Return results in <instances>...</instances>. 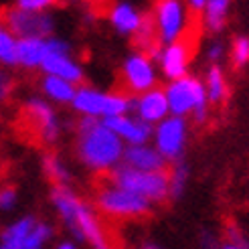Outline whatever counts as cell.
I'll return each instance as SVG.
<instances>
[{"instance_id": "obj_20", "label": "cell", "mask_w": 249, "mask_h": 249, "mask_svg": "<svg viewBox=\"0 0 249 249\" xmlns=\"http://www.w3.org/2000/svg\"><path fill=\"white\" fill-rule=\"evenodd\" d=\"M205 89H207V97H209V104L211 106H221L227 102L229 97V83H227V75L223 67L219 63H211L205 77Z\"/></svg>"}, {"instance_id": "obj_24", "label": "cell", "mask_w": 249, "mask_h": 249, "mask_svg": "<svg viewBox=\"0 0 249 249\" xmlns=\"http://www.w3.org/2000/svg\"><path fill=\"white\" fill-rule=\"evenodd\" d=\"M229 61L233 69H237V71L249 65V36L247 35L233 36V41L229 45Z\"/></svg>"}, {"instance_id": "obj_6", "label": "cell", "mask_w": 249, "mask_h": 249, "mask_svg": "<svg viewBox=\"0 0 249 249\" xmlns=\"http://www.w3.org/2000/svg\"><path fill=\"white\" fill-rule=\"evenodd\" d=\"M71 107L79 116H95V118H111L132 111V95L128 91H102L95 87H77Z\"/></svg>"}, {"instance_id": "obj_34", "label": "cell", "mask_w": 249, "mask_h": 249, "mask_svg": "<svg viewBox=\"0 0 249 249\" xmlns=\"http://www.w3.org/2000/svg\"><path fill=\"white\" fill-rule=\"evenodd\" d=\"M2 29H4V24H2V22H0V31H2Z\"/></svg>"}, {"instance_id": "obj_22", "label": "cell", "mask_w": 249, "mask_h": 249, "mask_svg": "<svg viewBox=\"0 0 249 249\" xmlns=\"http://www.w3.org/2000/svg\"><path fill=\"white\" fill-rule=\"evenodd\" d=\"M35 223H36V217H22L12 223V225H8L2 231V235H0V247L2 249H22V243L29 237Z\"/></svg>"}, {"instance_id": "obj_15", "label": "cell", "mask_w": 249, "mask_h": 249, "mask_svg": "<svg viewBox=\"0 0 249 249\" xmlns=\"http://www.w3.org/2000/svg\"><path fill=\"white\" fill-rule=\"evenodd\" d=\"M107 126L114 130L120 138L128 144H142V142H150L152 140V128L148 122L140 120L136 114H120V116H111L104 120Z\"/></svg>"}, {"instance_id": "obj_3", "label": "cell", "mask_w": 249, "mask_h": 249, "mask_svg": "<svg viewBox=\"0 0 249 249\" xmlns=\"http://www.w3.org/2000/svg\"><path fill=\"white\" fill-rule=\"evenodd\" d=\"M95 209L114 221H138L152 215L154 203L114 180H107L95 191Z\"/></svg>"}, {"instance_id": "obj_21", "label": "cell", "mask_w": 249, "mask_h": 249, "mask_svg": "<svg viewBox=\"0 0 249 249\" xmlns=\"http://www.w3.org/2000/svg\"><path fill=\"white\" fill-rule=\"evenodd\" d=\"M41 91L43 95L53 104H61V106H71L73 97H75L77 87L75 83H71L63 77H57V75H49L45 73V77L41 79Z\"/></svg>"}, {"instance_id": "obj_18", "label": "cell", "mask_w": 249, "mask_h": 249, "mask_svg": "<svg viewBox=\"0 0 249 249\" xmlns=\"http://www.w3.org/2000/svg\"><path fill=\"white\" fill-rule=\"evenodd\" d=\"M47 55V36H20L17 45L18 65L24 69H41Z\"/></svg>"}, {"instance_id": "obj_31", "label": "cell", "mask_w": 249, "mask_h": 249, "mask_svg": "<svg viewBox=\"0 0 249 249\" xmlns=\"http://www.w3.org/2000/svg\"><path fill=\"white\" fill-rule=\"evenodd\" d=\"M10 91H12V79L6 75V73L0 71V104L6 102Z\"/></svg>"}, {"instance_id": "obj_25", "label": "cell", "mask_w": 249, "mask_h": 249, "mask_svg": "<svg viewBox=\"0 0 249 249\" xmlns=\"http://www.w3.org/2000/svg\"><path fill=\"white\" fill-rule=\"evenodd\" d=\"M53 233H55L53 225H49L47 221L36 219L35 227L29 233V237L24 239V243H22V249H41V247H45L49 241L53 239Z\"/></svg>"}, {"instance_id": "obj_4", "label": "cell", "mask_w": 249, "mask_h": 249, "mask_svg": "<svg viewBox=\"0 0 249 249\" xmlns=\"http://www.w3.org/2000/svg\"><path fill=\"white\" fill-rule=\"evenodd\" d=\"M164 93L168 99V109L174 116H184L193 118L196 124H205L209 118V97L203 79L195 75H182L178 79L168 81L164 87Z\"/></svg>"}, {"instance_id": "obj_9", "label": "cell", "mask_w": 249, "mask_h": 249, "mask_svg": "<svg viewBox=\"0 0 249 249\" xmlns=\"http://www.w3.org/2000/svg\"><path fill=\"white\" fill-rule=\"evenodd\" d=\"M120 73H122L124 89L130 95H138V93L152 89V87L158 85V77H160V69H158L156 59L150 53L142 51V49L130 53L124 59Z\"/></svg>"}, {"instance_id": "obj_28", "label": "cell", "mask_w": 249, "mask_h": 249, "mask_svg": "<svg viewBox=\"0 0 249 249\" xmlns=\"http://www.w3.org/2000/svg\"><path fill=\"white\" fill-rule=\"evenodd\" d=\"M17 189L12 186H6V189H0V213H6V211H12L17 207Z\"/></svg>"}, {"instance_id": "obj_5", "label": "cell", "mask_w": 249, "mask_h": 249, "mask_svg": "<svg viewBox=\"0 0 249 249\" xmlns=\"http://www.w3.org/2000/svg\"><path fill=\"white\" fill-rule=\"evenodd\" d=\"M109 180L142 195L154 205L170 198V177L166 170H138L122 162L109 172Z\"/></svg>"}, {"instance_id": "obj_13", "label": "cell", "mask_w": 249, "mask_h": 249, "mask_svg": "<svg viewBox=\"0 0 249 249\" xmlns=\"http://www.w3.org/2000/svg\"><path fill=\"white\" fill-rule=\"evenodd\" d=\"M191 55H193V49L184 39L166 43L162 49H160V55L156 59L160 75H162L166 81L186 75V73H189V67H191Z\"/></svg>"}, {"instance_id": "obj_29", "label": "cell", "mask_w": 249, "mask_h": 249, "mask_svg": "<svg viewBox=\"0 0 249 249\" xmlns=\"http://www.w3.org/2000/svg\"><path fill=\"white\" fill-rule=\"evenodd\" d=\"M55 4H59V0H17V6L27 10H49Z\"/></svg>"}, {"instance_id": "obj_30", "label": "cell", "mask_w": 249, "mask_h": 249, "mask_svg": "<svg viewBox=\"0 0 249 249\" xmlns=\"http://www.w3.org/2000/svg\"><path fill=\"white\" fill-rule=\"evenodd\" d=\"M225 57V45L221 41H213L207 47V59L209 63H221V59Z\"/></svg>"}, {"instance_id": "obj_19", "label": "cell", "mask_w": 249, "mask_h": 249, "mask_svg": "<svg viewBox=\"0 0 249 249\" xmlns=\"http://www.w3.org/2000/svg\"><path fill=\"white\" fill-rule=\"evenodd\" d=\"M233 0H207V4L201 12L203 29L211 35H219L229 20Z\"/></svg>"}, {"instance_id": "obj_16", "label": "cell", "mask_w": 249, "mask_h": 249, "mask_svg": "<svg viewBox=\"0 0 249 249\" xmlns=\"http://www.w3.org/2000/svg\"><path fill=\"white\" fill-rule=\"evenodd\" d=\"M107 20L118 35L136 36L138 31L142 29L146 17L142 15L140 8H136L128 0H118V2L111 4L109 12H107Z\"/></svg>"}, {"instance_id": "obj_17", "label": "cell", "mask_w": 249, "mask_h": 249, "mask_svg": "<svg viewBox=\"0 0 249 249\" xmlns=\"http://www.w3.org/2000/svg\"><path fill=\"white\" fill-rule=\"evenodd\" d=\"M124 164L138 170H166L168 160L160 154V150L154 144H128L124 150Z\"/></svg>"}, {"instance_id": "obj_7", "label": "cell", "mask_w": 249, "mask_h": 249, "mask_svg": "<svg viewBox=\"0 0 249 249\" xmlns=\"http://www.w3.org/2000/svg\"><path fill=\"white\" fill-rule=\"evenodd\" d=\"M152 22L162 45L184 39L189 29V6L184 0H154Z\"/></svg>"}, {"instance_id": "obj_8", "label": "cell", "mask_w": 249, "mask_h": 249, "mask_svg": "<svg viewBox=\"0 0 249 249\" xmlns=\"http://www.w3.org/2000/svg\"><path fill=\"white\" fill-rule=\"evenodd\" d=\"M152 142L168 160V164L178 162L189 144V120L184 116L168 114L152 128Z\"/></svg>"}, {"instance_id": "obj_12", "label": "cell", "mask_w": 249, "mask_h": 249, "mask_svg": "<svg viewBox=\"0 0 249 249\" xmlns=\"http://www.w3.org/2000/svg\"><path fill=\"white\" fill-rule=\"evenodd\" d=\"M24 116L29 118L33 128L45 144H55L61 136V122L53 106L43 97H29L24 104Z\"/></svg>"}, {"instance_id": "obj_1", "label": "cell", "mask_w": 249, "mask_h": 249, "mask_svg": "<svg viewBox=\"0 0 249 249\" xmlns=\"http://www.w3.org/2000/svg\"><path fill=\"white\" fill-rule=\"evenodd\" d=\"M124 150H126V142L102 118H79L75 154L87 170L97 174H109L118 164H122Z\"/></svg>"}, {"instance_id": "obj_33", "label": "cell", "mask_w": 249, "mask_h": 249, "mask_svg": "<svg viewBox=\"0 0 249 249\" xmlns=\"http://www.w3.org/2000/svg\"><path fill=\"white\" fill-rule=\"evenodd\" d=\"M75 239H65V241H59L57 249H75Z\"/></svg>"}, {"instance_id": "obj_10", "label": "cell", "mask_w": 249, "mask_h": 249, "mask_svg": "<svg viewBox=\"0 0 249 249\" xmlns=\"http://www.w3.org/2000/svg\"><path fill=\"white\" fill-rule=\"evenodd\" d=\"M41 69L49 75L63 77L75 85L85 77L81 63L71 53V45L59 36H47V55L41 63Z\"/></svg>"}, {"instance_id": "obj_32", "label": "cell", "mask_w": 249, "mask_h": 249, "mask_svg": "<svg viewBox=\"0 0 249 249\" xmlns=\"http://www.w3.org/2000/svg\"><path fill=\"white\" fill-rule=\"evenodd\" d=\"M186 6H189L191 12H196V15H201L205 4H207V0H184Z\"/></svg>"}, {"instance_id": "obj_23", "label": "cell", "mask_w": 249, "mask_h": 249, "mask_svg": "<svg viewBox=\"0 0 249 249\" xmlns=\"http://www.w3.org/2000/svg\"><path fill=\"white\" fill-rule=\"evenodd\" d=\"M43 168L49 180H53L55 184H69L71 180V170L63 162V158L59 154H47L43 158Z\"/></svg>"}, {"instance_id": "obj_2", "label": "cell", "mask_w": 249, "mask_h": 249, "mask_svg": "<svg viewBox=\"0 0 249 249\" xmlns=\"http://www.w3.org/2000/svg\"><path fill=\"white\" fill-rule=\"evenodd\" d=\"M51 203L61 223L67 227L75 241L87 243L93 249L109 247L107 231L95 209L87 205L75 191H71L69 184H55V189L51 191Z\"/></svg>"}, {"instance_id": "obj_26", "label": "cell", "mask_w": 249, "mask_h": 249, "mask_svg": "<svg viewBox=\"0 0 249 249\" xmlns=\"http://www.w3.org/2000/svg\"><path fill=\"white\" fill-rule=\"evenodd\" d=\"M17 45H18V36L8 31L6 27L0 31V63L12 67V65H18V59H17Z\"/></svg>"}, {"instance_id": "obj_27", "label": "cell", "mask_w": 249, "mask_h": 249, "mask_svg": "<svg viewBox=\"0 0 249 249\" xmlns=\"http://www.w3.org/2000/svg\"><path fill=\"white\" fill-rule=\"evenodd\" d=\"M168 177H170V198L182 196L186 182H189V166H186L182 160H178V162H174Z\"/></svg>"}, {"instance_id": "obj_11", "label": "cell", "mask_w": 249, "mask_h": 249, "mask_svg": "<svg viewBox=\"0 0 249 249\" xmlns=\"http://www.w3.org/2000/svg\"><path fill=\"white\" fill-rule=\"evenodd\" d=\"M6 29L20 36H51L55 31V20L47 10L12 8L6 12Z\"/></svg>"}, {"instance_id": "obj_14", "label": "cell", "mask_w": 249, "mask_h": 249, "mask_svg": "<svg viewBox=\"0 0 249 249\" xmlns=\"http://www.w3.org/2000/svg\"><path fill=\"white\" fill-rule=\"evenodd\" d=\"M132 114H136L140 120L148 122L150 126H156L160 120H164L170 114L164 89H160L156 85L144 93L132 95Z\"/></svg>"}]
</instances>
